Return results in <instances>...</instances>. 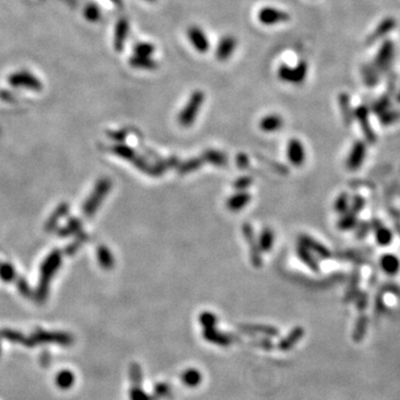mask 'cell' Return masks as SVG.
<instances>
[{"label":"cell","instance_id":"obj_12","mask_svg":"<svg viewBox=\"0 0 400 400\" xmlns=\"http://www.w3.org/2000/svg\"><path fill=\"white\" fill-rule=\"evenodd\" d=\"M288 157L294 165L299 166L304 162L305 150L301 142L297 139L290 140L288 146Z\"/></svg>","mask_w":400,"mask_h":400},{"label":"cell","instance_id":"obj_31","mask_svg":"<svg viewBox=\"0 0 400 400\" xmlns=\"http://www.w3.org/2000/svg\"><path fill=\"white\" fill-rule=\"evenodd\" d=\"M382 264H383V268H385L388 272H394L398 269L399 262L396 259V257L387 256L385 257V259L382 260Z\"/></svg>","mask_w":400,"mask_h":400},{"label":"cell","instance_id":"obj_4","mask_svg":"<svg viewBox=\"0 0 400 400\" xmlns=\"http://www.w3.org/2000/svg\"><path fill=\"white\" fill-rule=\"evenodd\" d=\"M202 336H204L207 341L218 345L220 347H228L232 344L239 341L237 336L219 331L215 327L206 328V329H204V332H202Z\"/></svg>","mask_w":400,"mask_h":400},{"label":"cell","instance_id":"obj_30","mask_svg":"<svg viewBox=\"0 0 400 400\" xmlns=\"http://www.w3.org/2000/svg\"><path fill=\"white\" fill-rule=\"evenodd\" d=\"M85 17L89 21H97L100 18L99 8H97L95 5H88L85 9Z\"/></svg>","mask_w":400,"mask_h":400},{"label":"cell","instance_id":"obj_32","mask_svg":"<svg viewBox=\"0 0 400 400\" xmlns=\"http://www.w3.org/2000/svg\"><path fill=\"white\" fill-rule=\"evenodd\" d=\"M304 239H305V240H304V243H305V245L307 246V247H310L311 249L316 250L318 254H321L322 256H328V254L326 253L325 248L322 247L321 245H319V244L315 243L314 240L310 239V238H308V237H304Z\"/></svg>","mask_w":400,"mask_h":400},{"label":"cell","instance_id":"obj_23","mask_svg":"<svg viewBox=\"0 0 400 400\" xmlns=\"http://www.w3.org/2000/svg\"><path fill=\"white\" fill-rule=\"evenodd\" d=\"M130 400H158L153 394H148L141 387H133L129 392Z\"/></svg>","mask_w":400,"mask_h":400},{"label":"cell","instance_id":"obj_25","mask_svg":"<svg viewBox=\"0 0 400 400\" xmlns=\"http://www.w3.org/2000/svg\"><path fill=\"white\" fill-rule=\"evenodd\" d=\"M199 321L201 326L204 327V329L206 328H212V327H216L217 324V317L211 314V312H202L199 317Z\"/></svg>","mask_w":400,"mask_h":400},{"label":"cell","instance_id":"obj_27","mask_svg":"<svg viewBox=\"0 0 400 400\" xmlns=\"http://www.w3.org/2000/svg\"><path fill=\"white\" fill-rule=\"evenodd\" d=\"M364 155V148L361 147V145H357L355 147V149L353 150L352 155H350L349 158V162L348 165L349 167H357L360 161H361V156Z\"/></svg>","mask_w":400,"mask_h":400},{"label":"cell","instance_id":"obj_5","mask_svg":"<svg viewBox=\"0 0 400 400\" xmlns=\"http://www.w3.org/2000/svg\"><path fill=\"white\" fill-rule=\"evenodd\" d=\"M187 36L197 51L206 52L209 49V40L206 34L198 26H190L187 30Z\"/></svg>","mask_w":400,"mask_h":400},{"label":"cell","instance_id":"obj_36","mask_svg":"<svg viewBox=\"0 0 400 400\" xmlns=\"http://www.w3.org/2000/svg\"><path fill=\"white\" fill-rule=\"evenodd\" d=\"M0 354H2V348H0Z\"/></svg>","mask_w":400,"mask_h":400},{"label":"cell","instance_id":"obj_7","mask_svg":"<svg viewBox=\"0 0 400 400\" xmlns=\"http://www.w3.org/2000/svg\"><path fill=\"white\" fill-rule=\"evenodd\" d=\"M9 83L14 86H24L28 87V88L38 90L40 89V83L38 81L37 78H35L34 76L30 75L29 73H25V71H18V73H15L9 77Z\"/></svg>","mask_w":400,"mask_h":400},{"label":"cell","instance_id":"obj_21","mask_svg":"<svg viewBox=\"0 0 400 400\" xmlns=\"http://www.w3.org/2000/svg\"><path fill=\"white\" fill-rule=\"evenodd\" d=\"M135 54L137 56H145L151 57L152 53L155 52V46L149 42H138L134 48Z\"/></svg>","mask_w":400,"mask_h":400},{"label":"cell","instance_id":"obj_9","mask_svg":"<svg viewBox=\"0 0 400 400\" xmlns=\"http://www.w3.org/2000/svg\"><path fill=\"white\" fill-rule=\"evenodd\" d=\"M239 331L246 335H262L268 338L279 336V330L275 327L265 325H240Z\"/></svg>","mask_w":400,"mask_h":400},{"label":"cell","instance_id":"obj_14","mask_svg":"<svg viewBox=\"0 0 400 400\" xmlns=\"http://www.w3.org/2000/svg\"><path fill=\"white\" fill-rule=\"evenodd\" d=\"M281 127L282 118L279 115H268L265 118H262L260 122V128L264 131H267V133L279 130Z\"/></svg>","mask_w":400,"mask_h":400},{"label":"cell","instance_id":"obj_35","mask_svg":"<svg viewBox=\"0 0 400 400\" xmlns=\"http://www.w3.org/2000/svg\"><path fill=\"white\" fill-rule=\"evenodd\" d=\"M147 2H149V3H153V2H156V0H147Z\"/></svg>","mask_w":400,"mask_h":400},{"label":"cell","instance_id":"obj_19","mask_svg":"<svg viewBox=\"0 0 400 400\" xmlns=\"http://www.w3.org/2000/svg\"><path fill=\"white\" fill-rule=\"evenodd\" d=\"M367 326H368V318L366 316H360L358 318L357 322H356L355 330L353 333V338L356 342H359L363 340L364 336L366 335Z\"/></svg>","mask_w":400,"mask_h":400},{"label":"cell","instance_id":"obj_15","mask_svg":"<svg viewBox=\"0 0 400 400\" xmlns=\"http://www.w3.org/2000/svg\"><path fill=\"white\" fill-rule=\"evenodd\" d=\"M129 64L131 67H135L138 69L153 70L158 67V64L151 57L137 56V54H135V56H133L129 59Z\"/></svg>","mask_w":400,"mask_h":400},{"label":"cell","instance_id":"obj_2","mask_svg":"<svg viewBox=\"0 0 400 400\" xmlns=\"http://www.w3.org/2000/svg\"><path fill=\"white\" fill-rule=\"evenodd\" d=\"M307 74H308V65L306 62H300L296 67H290V66L282 64L278 68V77L279 79L284 81V83L299 85L303 84Z\"/></svg>","mask_w":400,"mask_h":400},{"label":"cell","instance_id":"obj_18","mask_svg":"<svg viewBox=\"0 0 400 400\" xmlns=\"http://www.w3.org/2000/svg\"><path fill=\"white\" fill-rule=\"evenodd\" d=\"M250 200V195L247 193H238L237 195L233 196L227 202V206L230 210L237 211L239 209H243V208L248 204V201Z\"/></svg>","mask_w":400,"mask_h":400},{"label":"cell","instance_id":"obj_26","mask_svg":"<svg viewBox=\"0 0 400 400\" xmlns=\"http://www.w3.org/2000/svg\"><path fill=\"white\" fill-rule=\"evenodd\" d=\"M169 393H170V386L166 382H158L153 387V396L158 400L168 396Z\"/></svg>","mask_w":400,"mask_h":400},{"label":"cell","instance_id":"obj_8","mask_svg":"<svg viewBox=\"0 0 400 400\" xmlns=\"http://www.w3.org/2000/svg\"><path fill=\"white\" fill-rule=\"evenodd\" d=\"M129 35V23L126 18H122L118 20L115 28V37H113V47L117 51H122L126 40H127Z\"/></svg>","mask_w":400,"mask_h":400},{"label":"cell","instance_id":"obj_34","mask_svg":"<svg viewBox=\"0 0 400 400\" xmlns=\"http://www.w3.org/2000/svg\"><path fill=\"white\" fill-rule=\"evenodd\" d=\"M250 184H251V179H249L247 177L240 178V179L237 180V182L235 183V188H237V189L247 188Z\"/></svg>","mask_w":400,"mask_h":400},{"label":"cell","instance_id":"obj_1","mask_svg":"<svg viewBox=\"0 0 400 400\" xmlns=\"http://www.w3.org/2000/svg\"><path fill=\"white\" fill-rule=\"evenodd\" d=\"M204 100H205L204 92L200 90L193 92V95L190 96L189 100L187 102V105L185 106L182 112L179 113L178 122L183 127H190V126L194 124L197 116H198L201 105L204 103Z\"/></svg>","mask_w":400,"mask_h":400},{"label":"cell","instance_id":"obj_29","mask_svg":"<svg viewBox=\"0 0 400 400\" xmlns=\"http://www.w3.org/2000/svg\"><path fill=\"white\" fill-rule=\"evenodd\" d=\"M206 157L210 162L215 163V165H224L227 162V158L223 153L217 152V151H210L206 153Z\"/></svg>","mask_w":400,"mask_h":400},{"label":"cell","instance_id":"obj_3","mask_svg":"<svg viewBox=\"0 0 400 400\" xmlns=\"http://www.w3.org/2000/svg\"><path fill=\"white\" fill-rule=\"evenodd\" d=\"M258 19L262 25L272 26L289 21L290 16L288 13L282 12V10H279L277 8L264 7L258 14Z\"/></svg>","mask_w":400,"mask_h":400},{"label":"cell","instance_id":"obj_22","mask_svg":"<svg viewBox=\"0 0 400 400\" xmlns=\"http://www.w3.org/2000/svg\"><path fill=\"white\" fill-rule=\"evenodd\" d=\"M272 244H273V234H272V232L269 228L265 229L264 232H262L261 236H260V240H259L260 248L262 250H265V251H269Z\"/></svg>","mask_w":400,"mask_h":400},{"label":"cell","instance_id":"obj_10","mask_svg":"<svg viewBox=\"0 0 400 400\" xmlns=\"http://www.w3.org/2000/svg\"><path fill=\"white\" fill-rule=\"evenodd\" d=\"M32 340L37 342H56L60 345H66L68 346L73 342V338L70 336L66 335V333H48V332H41L39 331L35 335Z\"/></svg>","mask_w":400,"mask_h":400},{"label":"cell","instance_id":"obj_16","mask_svg":"<svg viewBox=\"0 0 400 400\" xmlns=\"http://www.w3.org/2000/svg\"><path fill=\"white\" fill-rule=\"evenodd\" d=\"M202 380V376L200 374L199 370L190 368L185 370L182 374V381L185 386H187L189 388H194L200 385V382Z\"/></svg>","mask_w":400,"mask_h":400},{"label":"cell","instance_id":"obj_33","mask_svg":"<svg viewBox=\"0 0 400 400\" xmlns=\"http://www.w3.org/2000/svg\"><path fill=\"white\" fill-rule=\"evenodd\" d=\"M200 163L201 162H200L199 159H196V160L189 161L188 163H185V165H183L182 169H180V172H182V173H189L191 170H195L196 168H198L200 166Z\"/></svg>","mask_w":400,"mask_h":400},{"label":"cell","instance_id":"obj_20","mask_svg":"<svg viewBox=\"0 0 400 400\" xmlns=\"http://www.w3.org/2000/svg\"><path fill=\"white\" fill-rule=\"evenodd\" d=\"M129 378L133 387H141L144 375H142L141 367L138 364H131L129 368Z\"/></svg>","mask_w":400,"mask_h":400},{"label":"cell","instance_id":"obj_17","mask_svg":"<svg viewBox=\"0 0 400 400\" xmlns=\"http://www.w3.org/2000/svg\"><path fill=\"white\" fill-rule=\"evenodd\" d=\"M244 232H245V236L246 238L248 240L247 242L250 244L251 247V257H253V262L257 266V265H260V254H259V247L258 245L255 244V239H254V233H253V229H251L250 226L248 224H245L244 226Z\"/></svg>","mask_w":400,"mask_h":400},{"label":"cell","instance_id":"obj_11","mask_svg":"<svg viewBox=\"0 0 400 400\" xmlns=\"http://www.w3.org/2000/svg\"><path fill=\"white\" fill-rule=\"evenodd\" d=\"M304 335H305L304 328L296 327L288 333L286 338H282L281 340L278 342L277 347L279 350H281V352H288V350L293 349L296 346V344L304 337Z\"/></svg>","mask_w":400,"mask_h":400},{"label":"cell","instance_id":"obj_13","mask_svg":"<svg viewBox=\"0 0 400 400\" xmlns=\"http://www.w3.org/2000/svg\"><path fill=\"white\" fill-rule=\"evenodd\" d=\"M54 380H56V385L58 388L63 389V390H67V389H70L75 385V375L73 371H70L68 369H64V370H60L56 378H54Z\"/></svg>","mask_w":400,"mask_h":400},{"label":"cell","instance_id":"obj_24","mask_svg":"<svg viewBox=\"0 0 400 400\" xmlns=\"http://www.w3.org/2000/svg\"><path fill=\"white\" fill-rule=\"evenodd\" d=\"M248 345H250L251 347H255V348H259L262 350H267V352H269L273 348V344L270 340V338H254L251 339V340L248 342Z\"/></svg>","mask_w":400,"mask_h":400},{"label":"cell","instance_id":"obj_6","mask_svg":"<svg viewBox=\"0 0 400 400\" xmlns=\"http://www.w3.org/2000/svg\"><path fill=\"white\" fill-rule=\"evenodd\" d=\"M237 47V39L234 36H224L222 37L218 42V46L216 49V57L220 62L229 59L233 56L234 51Z\"/></svg>","mask_w":400,"mask_h":400},{"label":"cell","instance_id":"obj_28","mask_svg":"<svg viewBox=\"0 0 400 400\" xmlns=\"http://www.w3.org/2000/svg\"><path fill=\"white\" fill-rule=\"evenodd\" d=\"M298 254H299V256H300V258L303 259L307 265H308L311 269H314V270H318V265H317V262L312 259V257L310 258V256H309V253H308V250H307V248L306 247H299V250H298Z\"/></svg>","mask_w":400,"mask_h":400}]
</instances>
